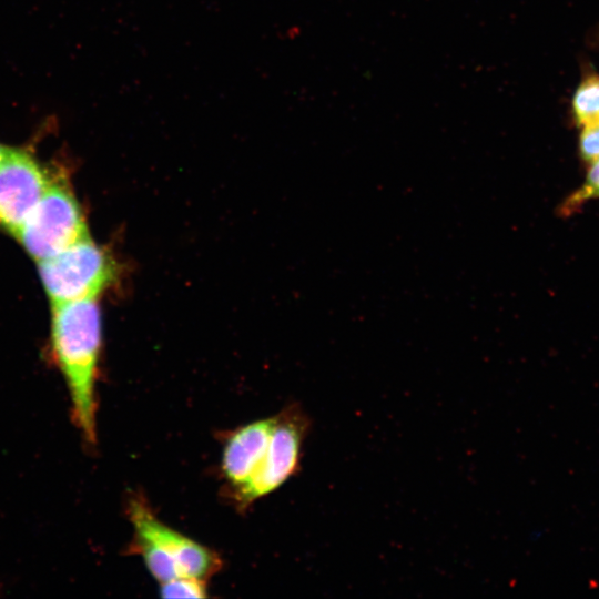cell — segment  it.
<instances>
[{
    "label": "cell",
    "instance_id": "6",
    "mask_svg": "<svg viewBox=\"0 0 599 599\" xmlns=\"http://www.w3.org/2000/svg\"><path fill=\"white\" fill-rule=\"evenodd\" d=\"M51 183L31 154L10 148L0 163V226L16 235Z\"/></svg>",
    "mask_w": 599,
    "mask_h": 599
},
{
    "label": "cell",
    "instance_id": "1",
    "mask_svg": "<svg viewBox=\"0 0 599 599\" xmlns=\"http://www.w3.org/2000/svg\"><path fill=\"white\" fill-rule=\"evenodd\" d=\"M101 314L97 298L53 304L51 352L64 378L73 424L88 445L97 443V382Z\"/></svg>",
    "mask_w": 599,
    "mask_h": 599
},
{
    "label": "cell",
    "instance_id": "9",
    "mask_svg": "<svg viewBox=\"0 0 599 599\" xmlns=\"http://www.w3.org/2000/svg\"><path fill=\"white\" fill-rule=\"evenodd\" d=\"M162 598H207V580L196 577H180L160 583Z\"/></svg>",
    "mask_w": 599,
    "mask_h": 599
},
{
    "label": "cell",
    "instance_id": "5",
    "mask_svg": "<svg viewBox=\"0 0 599 599\" xmlns=\"http://www.w3.org/2000/svg\"><path fill=\"white\" fill-rule=\"evenodd\" d=\"M309 425L308 416L296 405L275 415L272 437L261 465L247 483L229 494L237 508L245 509L273 493L296 471Z\"/></svg>",
    "mask_w": 599,
    "mask_h": 599
},
{
    "label": "cell",
    "instance_id": "8",
    "mask_svg": "<svg viewBox=\"0 0 599 599\" xmlns=\"http://www.w3.org/2000/svg\"><path fill=\"white\" fill-rule=\"evenodd\" d=\"M572 109L576 120L581 125L599 122V77L586 78L577 89Z\"/></svg>",
    "mask_w": 599,
    "mask_h": 599
},
{
    "label": "cell",
    "instance_id": "4",
    "mask_svg": "<svg viewBox=\"0 0 599 599\" xmlns=\"http://www.w3.org/2000/svg\"><path fill=\"white\" fill-rule=\"evenodd\" d=\"M16 235L37 262L89 236L75 197L60 183L50 184Z\"/></svg>",
    "mask_w": 599,
    "mask_h": 599
},
{
    "label": "cell",
    "instance_id": "3",
    "mask_svg": "<svg viewBox=\"0 0 599 599\" xmlns=\"http://www.w3.org/2000/svg\"><path fill=\"white\" fill-rule=\"evenodd\" d=\"M38 270L52 304L97 298L115 278L114 262L89 236L39 261Z\"/></svg>",
    "mask_w": 599,
    "mask_h": 599
},
{
    "label": "cell",
    "instance_id": "12",
    "mask_svg": "<svg viewBox=\"0 0 599 599\" xmlns=\"http://www.w3.org/2000/svg\"><path fill=\"white\" fill-rule=\"evenodd\" d=\"M9 150H10V148L0 144V163L2 162V160L8 154Z\"/></svg>",
    "mask_w": 599,
    "mask_h": 599
},
{
    "label": "cell",
    "instance_id": "10",
    "mask_svg": "<svg viewBox=\"0 0 599 599\" xmlns=\"http://www.w3.org/2000/svg\"><path fill=\"white\" fill-rule=\"evenodd\" d=\"M599 197V159L592 162L588 171L586 182L580 189L570 195L561 210L568 214L582 205L586 201Z\"/></svg>",
    "mask_w": 599,
    "mask_h": 599
},
{
    "label": "cell",
    "instance_id": "11",
    "mask_svg": "<svg viewBox=\"0 0 599 599\" xmlns=\"http://www.w3.org/2000/svg\"><path fill=\"white\" fill-rule=\"evenodd\" d=\"M580 154L586 161L599 159V122L587 124L580 135Z\"/></svg>",
    "mask_w": 599,
    "mask_h": 599
},
{
    "label": "cell",
    "instance_id": "7",
    "mask_svg": "<svg viewBox=\"0 0 599 599\" xmlns=\"http://www.w3.org/2000/svg\"><path fill=\"white\" fill-rule=\"evenodd\" d=\"M275 416L243 425L230 433L224 441L221 474L229 494L250 480L267 450Z\"/></svg>",
    "mask_w": 599,
    "mask_h": 599
},
{
    "label": "cell",
    "instance_id": "2",
    "mask_svg": "<svg viewBox=\"0 0 599 599\" xmlns=\"http://www.w3.org/2000/svg\"><path fill=\"white\" fill-rule=\"evenodd\" d=\"M126 515L133 530L128 552L140 556L160 583L180 577L209 580L221 569L217 552L164 524L142 494H131Z\"/></svg>",
    "mask_w": 599,
    "mask_h": 599
}]
</instances>
